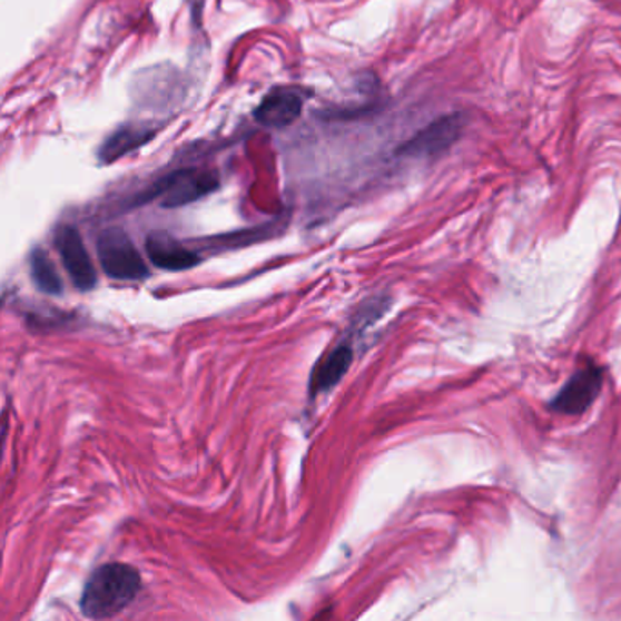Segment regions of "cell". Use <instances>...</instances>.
<instances>
[{
  "mask_svg": "<svg viewBox=\"0 0 621 621\" xmlns=\"http://www.w3.org/2000/svg\"><path fill=\"white\" fill-rule=\"evenodd\" d=\"M142 581L134 566L108 563L86 581L80 597V611L90 620H106L125 611L139 594Z\"/></svg>",
  "mask_w": 621,
  "mask_h": 621,
  "instance_id": "cell-1",
  "label": "cell"
},
{
  "mask_svg": "<svg viewBox=\"0 0 621 621\" xmlns=\"http://www.w3.org/2000/svg\"><path fill=\"white\" fill-rule=\"evenodd\" d=\"M146 252H148L151 263L162 270H190L200 263L199 254L186 248L183 243L168 236L165 231H154L148 236Z\"/></svg>",
  "mask_w": 621,
  "mask_h": 621,
  "instance_id": "cell-8",
  "label": "cell"
},
{
  "mask_svg": "<svg viewBox=\"0 0 621 621\" xmlns=\"http://www.w3.org/2000/svg\"><path fill=\"white\" fill-rule=\"evenodd\" d=\"M97 254L102 270L111 279L140 280L148 277L145 259L122 228H106L97 239Z\"/></svg>",
  "mask_w": 621,
  "mask_h": 621,
  "instance_id": "cell-3",
  "label": "cell"
},
{
  "mask_svg": "<svg viewBox=\"0 0 621 621\" xmlns=\"http://www.w3.org/2000/svg\"><path fill=\"white\" fill-rule=\"evenodd\" d=\"M219 186L216 171L199 170V168H183L170 176L162 177L146 191L140 200H151L159 197L160 206L165 208H180L203 199Z\"/></svg>",
  "mask_w": 621,
  "mask_h": 621,
  "instance_id": "cell-2",
  "label": "cell"
},
{
  "mask_svg": "<svg viewBox=\"0 0 621 621\" xmlns=\"http://www.w3.org/2000/svg\"><path fill=\"white\" fill-rule=\"evenodd\" d=\"M303 102L305 96L296 88H274L260 100L254 117L266 128H286L300 116Z\"/></svg>",
  "mask_w": 621,
  "mask_h": 621,
  "instance_id": "cell-7",
  "label": "cell"
},
{
  "mask_svg": "<svg viewBox=\"0 0 621 621\" xmlns=\"http://www.w3.org/2000/svg\"><path fill=\"white\" fill-rule=\"evenodd\" d=\"M352 363L351 346H339L319 363L314 376H312V392L331 391L332 386L337 385L345 376Z\"/></svg>",
  "mask_w": 621,
  "mask_h": 621,
  "instance_id": "cell-10",
  "label": "cell"
},
{
  "mask_svg": "<svg viewBox=\"0 0 621 621\" xmlns=\"http://www.w3.org/2000/svg\"><path fill=\"white\" fill-rule=\"evenodd\" d=\"M31 279L39 286L40 292L48 296H59L62 294V280L57 274L56 265L45 250L36 248L30 257Z\"/></svg>",
  "mask_w": 621,
  "mask_h": 621,
  "instance_id": "cell-11",
  "label": "cell"
},
{
  "mask_svg": "<svg viewBox=\"0 0 621 621\" xmlns=\"http://www.w3.org/2000/svg\"><path fill=\"white\" fill-rule=\"evenodd\" d=\"M601 385H603V374L600 368L594 365L585 366L566 381V385L552 401V408H556L561 414L578 416L592 405V401L597 400Z\"/></svg>",
  "mask_w": 621,
  "mask_h": 621,
  "instance_id": "cell-6",
  "label": "cell"
},
{
  "mask_svg": "<svg viewBox=\"0 0 621 621\" xmlns=\"http://www.w3.org/2000/svg\"><path fill=\"white\" fill-rule=\"evenodd\" d=\"M157 128L148 125H125L117 128L108 139L100 145L99 160L102 165H111L116 160L128 156L146 142L156 137Z\"/></svg>",
  "mask_w": 621,
  "mask_h": 621,
  "instance_id": "cell-9",
  "label": "cell"
},
{
  "mask_svg": "<svg viewBox=\"0 0 621 621\" xmlns=\"http://www.w3.org/2000/svg\"><path fill=\"white\" fill-rule=\"evenodd\" d=\"M466 117L460 111L432 120L421 128L411 139L397 148V156L411 159H434L443 156L451 146L456 145L465 130Z\"/></svg>",
  "mask_w": 621,
  "mask_h": 621,
  "instance_id": "cell-4",
  "label": "cell"
},
{
  "mask_svg": "<svg viewBox=\"0 0 621 621\" xmlns=\"http://www.w3.org/2000/svg\"><path fill=\"white\" fill-rule=\"evenodd\" d=\"M56 248L73 285L79 290H91L97 285L96 266L91 263L79 230L70 225L59 226L56 231Z\"/></svg>",
  "mask_w": 621,
  "mask_h": 621,
  "instance_id": "cell-5",
  "label": "cell"
}]
</instances>
